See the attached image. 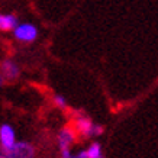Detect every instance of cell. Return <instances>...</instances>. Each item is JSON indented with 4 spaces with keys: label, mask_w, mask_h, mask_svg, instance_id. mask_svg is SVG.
Instances as JSON below:
<instances>
[{
    "label": "cell",
    "mask_w": 158,
    "mask_h": 158,
    "mask_svg": "<svg viewBox=\"0 0 158 158\" xmlns=\"http://www.w3.org/2000/svg\"><path fill=\"white\" fill-rule=\"evenodd\" d=\"M0 68H2V74H3L5 78L15 80V78H18V76H19V67L12 60H5V61L2 62V67Z\"/></svg>",
    "instance_id": "6"
},
{
    "label": "cell",
    "mask_w": 158,
    "mask_h": 158,
    "mask_svg": "<svg viewBox=\"0 0 158 158\" xmlns=\"http://www.w3.org/2000/svg\"><path fill=\"white\" fill-rule=\"evenodd\" d=\"M74 139H76V132L71 128L61 129L60 134H58V147H60V149H68L70 145L74 142Z\"/></svg>",
    "instance_id": "4"
},
{
    "label": "cell",
    "mask_w": 158,
    "mask_h": 158,
    "mask_svg": "<svg viewBox=\"0 0 158 158\" xmlns=\"http://www.w3.org/2000/svg\"><path fill=\"white\" fill-rule=\"evenodd\" d=\"M54 103H55V106H58V107H61V109H65L67 107V99L64 96H61V94H55V96L52 97Z\"/></svg>",
    "instance_id": "9"
},
{
    "label": "cell",
    "mask_w": 158,
    "mask_h": 158,
    "mask_svg": "<svg viewBox=\"0 0 158 158\" xmlns=\"http://www.w3.org/2000/svg\"><path fill=\"white\" fill-rule=\"evenodd\" d=\"M87 155H89V158H105L102 154V145L99 142L90 144V147L87 149Z\"/></svg>",
    "instance_id": "8"
},
{
    "label": "cell",
    "mask_w": 158,
    "mask_h": 158,
    "mask_svg": "<svg viewBox=\"0 0 158 158\" xmlns=\"http://www.w3.org/2000/svg\"><path fill=\"white\" fill-rule=\"evenodd\" d=\"M16 142L18 141L13 126L10 123H3L0 126V148H10Z\"/></svg>",
    "instance_id": "3"
},
{
    "label": "cell",
    "mask_w": 158,
    "mask_h": 158,
    "mask_svg": "<svg viewBox=\"0 0 158 158\" xmlns=\"http://www.w3.org/2000/svg\"><path fill=\"white\" fill-rule=\"evenodd\" d=\"M35 148L26 141L16 142L10 148H0V158H34Z\"/></svg>",
    "instance_id": "1"
},
{
    "label": "cell",
    "mask_w": 158,
    "mask_h": 158,
    "mask_svg": "<svg viewBox=\"0 0 158 158\" xmlns=\"http://www.w3.org/2000/svg\"><path fill=\"white\" fill-rule=\"evenodd\" d=\"M61 158H76V155H73L70 148L68 149H61Z\"/></svg>",
    "instance_id": "10"
},
{
    "label": "cell",
    "mask_w": 158,
    "mask_h": 158,
    "mask_svg": "<svg viewBox=\"0 0 158 158\" xmlns=\"http://www.w3.org/2000/svg\"><path fill=\"white\" fill-rule=\"evenodd\" d=\"M13 35L20 42H34L38 38V28L32 23H19L15 28Z\"/></svg>",
    "instance_id": "2"
},
{
    "label": "cell",
    "mask_w": 158,
    "mask_h": 158,
    "mask_svg": "<svg viewBox=\"0 0 158 158\" xmlns=\"http://www.w3.org/2000/svg\"><path fill=\"white\" fill-rule=\"evenodd\" d=\"M19 25L15 15H0V31H15Z\"/></svg>",
    "instance_id": "7"
},
{
    "label": "cell",
    "mask_w": 158,
    "mask_h": 158,
    "mask_svg": "<svg viewBox=\"0 0 158 158\" xmlns=\"http://www.w3.org/2000/svg\"><path fill=\"white\" fill-rule=\"evenodd\" d=\"M3 84V74H0V86Z\"/></svg>",
    "instance_id": "12"
},
{
    "label": "cell",
    "mask_w": 158,
    "mask_h": 158,
    "mask_svg": "<svg viewBox=\"0 0 158 158\" xmlns=\"http://www.w3.org/2000/svg\"><path fill=\"white\" fill-rule=\"evenodd\" d=\"M76 158H89V155H87V149L86 151H80L78 154H76Z\"/></svg>",
    "instance_id": "11"
},
{
    "label": "cell",
    "mask_w": 158,
    "mask_h": 158,
    "mask_svg": "<svg viewBox=\"0 0 158 158\" xmlns=\"http://www.w3.org/2000/svg\"><path fill=\"white\" fill-rule=\"evenodd\" d=\"M76 131L83 136H93L94 123L89 118H78L76 120Z\"/></svg>",
    "instance_id": "5"
}]
</instances>
